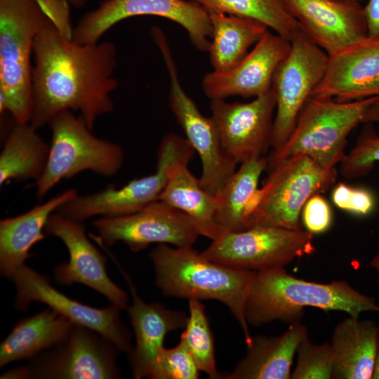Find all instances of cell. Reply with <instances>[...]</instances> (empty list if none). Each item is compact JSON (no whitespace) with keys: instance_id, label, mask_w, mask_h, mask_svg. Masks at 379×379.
<instances>
[{"instance_id":"cell-1","label":"cell","mask_w":379,"mask_h":379,"mask_svg":"<svg viewBox=\"0 0 379 379\" xmlns=\"http://www.w3.org/2000/svg\"><path fill=\"white\" fill-rule=\"evenodd\" d=\"M117 65L113 42L77 43L49 20L34 44L30 124L38 129L72 111L93 130L100 117L114 110Z\"/></svg>"},{"instance_id":"cell-2","label":"cell","mask_w":379,"mask_h":379,"mask_svg":"<svg viewBox=\"0 0 379 379\" xmlns=\"http://www.w3.org/2000/svg\"><path fill=\"white\" fill-rule=\"evenodd\" d=\"M340 311L359 318L361 313H379V304L344 280L318 283L296 278L285 268L256 273L245 307L248 325L258 327L275 321H301L306 307Z\"/></svg>"},{"instance_id":"cell-3","label":"cell","mask_w":379,"mask_h":379,"mask_svg":"<svg viewBox=\"0 0 379 379\" xmlns=\"http://www.w3.org/2000/svg\"><path fill=\"white\" fill-rule=\"evenodd\" d=\"M155 283L167 297L215 300L225 304L235 317L248 345L252 336L245 316L247 297L257 273L216 263L192 247L159 244L149 253Z\"/></svg>"},{"instance_id":"cell-4","label":"cell","mask_w":379,"mask_h":379,"mask_svg":"<svg viewBox=\"0 0 379 379\" xmlns=\"http://www.w3.org/2000/svg\"><path fill=\"white\" fill-rule=\"evenodd\" d=\"M49 21L36 0H0V112L30 123L34 40Z\"/></svg>"},{"instance_id":"cell-5","label":"cell","mask_w":379,"mask_h":379,"mask_svg":"<svg viewBox=\"0 0 379 379\" xmlns=\"http://www.w3.org/2000/svg\"><path fill=\"white\" fill-rule=\"evenodd\" d=\"M378 100L379 96L350 102L312 97L288 140L267 157V170L298 154L308 156L324 168H335L345 157L348 135L362 123L366 110Z\"/></svg>"},{"instance_id":"cell-6","label":"cell","mask_w":379,"mask_h":379,"mask_svg":"<svg viewBox=\"0 0 379 379\" xmlns=\"http://www.w3.org/2000/svg\"><path fill=\"white\" fill-rule=\"evenodd\" d=\"M268 170L253 199L251 227L262 225L302 230L301 213L307 201L335 183L336 168L321 167L306 155L286 159Z\"/></svg>"},{"instance_id":"cell-7","label":"cell","mask_w":379,"mask_h":379,"mask_svg":"<svg viewBox=\"0 0 379 379\" xmlns=\"http://www.w3.org/2000/svg\"><path fill=\"white\" fill-rule=\"evenodd\" d=\"M48 124L51 142L44 172L35 182L38 199H42L61 180L83 171L111 177L121 169L124 162L121 147L93 135L73 112H60Z\"/></svg>"},{"instance_id":"cell-8","label":"cell","mask_w":379,"mask_h":379,"mask_svg":"<svg viewBox=\"0 0 379 379\" xmlns=\"http://www.w3.org/2000/svg\"><path fill=\"white\" fill-rule=\"evenodd\" d=\"M194 153L185 138L167 133L159 144L154 173L133 180L121 188L109 187L92 194H77L56 212L79 222L95 216L119 217L137 212L159 199L172 171L178 165H188Z\"/></svg>"},{"instance_id":"cell-9","label":"cell","mask_w":379,"mask_h":379,"mask_svg":"<svg viewBox=\"0 0 379 379\" xmlns=\"http://www.w3.org/2000/svg\"><path fill=\"white\" fill-rule=\"evenodd\" d=\"M201 253L216 263L239 270L262 272L285 268L315 251L313 234L304 230L258 225L221 231Z\"/></svg>"},{"instance_id":"cell-10","label":"cell","mask_w":379,"mask_h":379,"mask_svg":"<svg viewBox=\"0 0 379 379\" xmlns=\"http://www.w3.org/2000/svg\"><path fill=\"white\" fill-rule=\"evenodd\" d=\"M277 67L272 83L276 100L272 151L280 149L291 134L302 110L325 74L328 55L300 30Z\"/></svg>"},{"instance_id":"cell-11","label":"cell","mask_w":379,"mask_h":379,"mask_svg":"<svg viewBox=\"0 0 379 379\" xmlns=\"http://www.w3.org/2000/svg\"><path fill=\"white\" fill-rule=\"evenodd\" d=\"M140 15L162 17L178 23L197 49L208 51L212 38L209 13L192 0H104L81 17L73 29L72 39L79 44L96 43L118 22Z\"/></svg>"},{"instance_id":"cell-12","label":"cell","mask_w":379,"mask_h":379,"mask_svg":"<svg viewBox=\"0 0 379 379\" xmlns=\"http://www.w3.org/2000/svg\"><path fill=\"white\" fill-rule=\"evenodd\" d=\"M162 57L170 79L169 107L185 138L201 159L199 180L202 187L217 196L235 172L237 164L224 148L213 118L202 114L182 88L171 51H164Z\"/></svg>"},{"instance_id":"cell-13","label":"cell","mask_w":379,"mask_h":379,"mask_svg":"<svg viewBox=\"0 0 379 379\" xmlns=\"http://www.w3.org/2000/svg\"><path fill=\"white\" fill-rule=\"evenodd\" d=\"M92 225L103 244L121 241L133 252L155 243L192 247L199 236L186 214L159 199L129 215L100 217Z\"/></svg>"},{"instance_id":"cell-14","label":"cell","mask_w":379,"mask_h":379,"mask_svg":"<svg viewBox=\"0 0 379 379\" xmlns=\"http://www.w3.org/2000/svg\"><path fill=\"white\" fill-rule=\"evenodd\" d=\"M15 286V306L25 311L34 301L40 302L74 324L99 333L129 357L133 351L131 335L123 324L119 310L112 304L106 308H95L69 298L55 289L49 279L24 265L11 278Z\"/></svg>"},{"instance_id":"cell-15","label":"cell","mask_w":379,"mask_h":379,"mask_svg":"<svg viewBox=\"0 0 379 379\" xmlns=\"http://www.w3.org/2000/svg\"><path fill=\"white\" fill-rule=\"evenodd\" d=\"M117 351L99 333L74 324L65 342L41 353L25 366L27 378H118Z\"/></svg>"},{"instance_id":"cell-16","label":"cell","mask_w":379,"mask_h":379,"mask_svg":"<svg viewBox=\"0 0 379 379\" xmlns=\"http://www.w3.org/2000/svg\"><path fill=\"white\" fill-rule=\"evenodd\" d=\"M210 109L224 148L238 164L272 148L276 100L272 88L249 102L211 100Z\"/></svg>"},{"instance_id":"cell-17","label":"cell","mask_w":379,"mask_h":379,"mask_svg":"<svg viewBox=\"0 0 379 379\" xmlns=\"http://www.w3.org/2000/svg\"><path fill=\"white\" fill-rule=\"evenodd\" d=\"M44 232L59 238L69 253V260L54 270L58 283L67 286L82 284L103 295L119 308H127L128 294L109 277L107 259L87 238L83 222L55 211L49 217Z\"/></svg>"},{"instance_id":"cell-18","label":"cell","mask_w":379,"mask_h":379,"mask_svg":"<svg viewBox=\"0 0 379 379\" xmlns=\"http://www.w3.org/2000/svg\"><path fill=\"white\" fill-rule=\"evenodd\" d=\"M328 56L368 37L364 6L351 0H279Z\"/></svg>"},{"instance_id":"cell-19","label":"cell","mask_w":379,"mask_h":379,"mask_svg":"<svg viewBox=\"0 0 379 379\" xmlns=\"http://www.w3.org/2000/svg\"><path fill=\"white\" fill-rule=\"evenodd\" d=\"M291 41L268 30L251 52L227 72L204 75L201 87L211 100L230 96L258 97L272 88L274 72L291 50Z\"/></svg>"},{"instance_id":"cell-20","label":"cell","mask_w":379,"mask_h":379,"mask_svg":"<svg viewBox=\"0 0 379 379\" xmlns=\"http://www.w3.org/2000/svg\"><path fill=\"white\" fill-rule=\"evenodd\" d=\"M379 96V40L368 37L328 56L312 97L350 102Z\"/></svg>"},{"instance_id":"cell-21","label":"cell","mask_w":379,"mask_h":379,"mask_svg":"<svg viewBox=\"0 0 379 379\" xmlns=\"http://www.w3.org/2000/svg\"><path fill=\"white\" fill-rule=\"evenodd\" d=\"M131 291L133 303L127 307L134 331L135 344L128 357L133 376L151 378L157 359L168 333L185 328L188 315L157 302L147 303L137 293L128 275L120 268Z\"/></svg>"},{"instance_id":"cell-22","label":"cell","mask_w":379,"mask_h":379,"mask_svg":"<svg viewBox=\"0 0 379 379\" xmlns=\"http://www.w3.org/2000/svg\"><path fill=\"white\" fill-rule=\"evenodd\" d=\"M307 335V326L298 321L279 335L252 337L246 355L232 372L218 378L290 379L298 346Z\"/></svg>"},{"instance_id":"cell-23","label":"cell","mask_w":379,"mask_h":379,"mask_svg":"<svg viewBox=\"0 0 379 379\" xmlns=\"http://www.w3.org/2000/svg\"><path fill=\"white\" fill-rule=\"evenodd\" d=\"M68 189L19 215L0 221V271L11 278L13 273L32 256L30 250L46 236L44 228L54 212L77 195Z\"/></svg>"},{"instance_id":"cell-24","label":"cell","mask_w":379,"mask_h":379,"mask_svg":"<svg viewBox=\"0 0 379 379\" xmlns=\"http://www.w3.org/2000/svg\"><path fill=\"white\" fill-rule=\"evenodd\" d=\"M378 326L348 316L334 328L331 340L335 364L332 379H372Z\"/></svg>"},{"instance_id":"cell-25","label":"cell","mask_w":379,"mask_h":379,"mask_svg":"<svg viewBox=\"0 0 379 379\" xmlns=\"http://www.w3.org/2000/svg\"><path fill=\"white\" fill-rule=\"evenodd\" d=\"M74 324L47 308L18 321L0 346V366L35 357L67 338Z\"/></svg>"},{"instance_id":"cell-26","label":"cell","mask_w":379,"mask_h":379,"mask_svg":"<svg viewBox=\"0 0 379 379\" xmlns=\"http://www.w3.org/2000/svg\"><path fill=\"white\" fill-rule=\"evenodd\" d=\"M177 166L171 173L159 200L186 214L199 235L214 239L220 230L216 222L218 201L188 169Z\"/></svg>"},{"instance_id":"cell-27","label":"cell","mask_w":379,"mask_h":379,"mask_svg":"<svg viewBox=\"0 0 379 379\" xmlns=\"http://www.w3.org/2000/svg\"><path fill=\"white\" fill-rule=\"evenodd\" d=\"M240 164L216 196V222L220 232L251 228V206L260 178L267 170V159L265 156L254 157Z\"/></svg>"},{"instance_id":"cell-28","label":"cell","mask_w":379,"mask_h":379,"mask_svg":"<svg viewBox=\"0 0 379 379\" xmlns=\"http://www.w3.org/2000/svg\"><path fill=\"white\" fill-rule=\"evenodd\" d=\"M212 38L208 49L213 71L227 72L236 66L267 31V27L254 19L208 12Z\"/></svg>"},{"instance_id":"cell-29","label":"cell","mask_w":379,"mask_h":379,"mask_svg":"<svg viewBox=\"0 0 379 379\" xmlns=\"http://www.w3.org/2000/svg\"><path fill=\"white\" fill-rule=\"evenodd\" d=\"M30 123L16 124L0 154V185L11 181H37L46 168L50 145Z\"/></svg>"},{"instance_id":"cell-30","label":"cell","mask_w":379,"mask_h":379,"mask_svg":"<svg viewBox=\"0 0 379 379\" xmlns=\"http://www.w3.org/2000/svg\"><path fill=\"white\" fill-rule=\"evenodd\" d=\"M208 12L256 20L277 34L291 40L300 30L298 22L284 9L279 0H192Z\"/></svg>"},{"instance_id":"cell-31","label":"cell","mask_w":379,"mask_h":379,"mask_svg":"<svg viewBox=\"0 0 379 379\" xmlns=\"http://www.w3.org/2000/svg\"><path fill=\"white\" fill-rule=\"evenodd\" d=\"M189 315L180 340L192 356L200 372L209 378L220 376L216 368L214 339L204 305L199 300H190Z\"/></svg>"},{"instance_id":"cell-32","label":"cell","mask_w":379,"mask_h":379,"mask_svg":"<svg viewBox=\"0 0 379 379\" xmlns=\"http://www.w3.org/2000/svg\"><path fill=\"white\" fill-rule=\"evenodd\" d=\"M291 379H332L335 355L330 343H312L308 335L299 343Z\"/></svg>"},{"instance_id":"cell-33","label":"cell","mask_w":379,"mask_h":379,"mask_svg":"<svg viewBox=\"0 0 379 379\" xmlns=\"http://www.w3.org/2000/svg\"><path fill=\"white\" fill-rule=\"evenodd\" d=\"M199 370L184 343L161 350L151 378L152 379H197Z\"/></svg>"},{"instance_id":"cell-34","label":"cell","mask_w":379,"mask_h":379,"mask_svg":"<svg viewBox=\"0 0 379 379\" xmlns=\"http://www.w3.org/2000/svg\"><path fill=\"white\" fill-rule=\"evenodd\" d=\"M376 162H379V135L366 131L340 163V173L347 179L362 177L371 171Z\"/></svg>"},{"instance_id":"cell-35","label":"cell","mask_w":379,"mask_h":379,"mask_svg":"<svg viewBox=\"0 0 379 379\" xmlns=\"http://www.w3.org/2000/svg\"><path fill=\"white\" fill-rule=\"evenodd\" d=\"M331 199L338 208L357 215H366L375 206V199L370 190L352 187L343 182L334 187Z\"/></svg>"},{"instance_id":"cell-36","label":"cell","mask_w":379,"mask_h":379,"mask_svg":"<svg viewBox=\"0 0 379 379\" xmlns=\"http://www.w3.org/2000/svg\"><path fill=\"white\" fill-rule=\"evenodd\" d=\"M301 217L305 230L312 234H321L330 228L333 213L326 199L321 194H315L305 203Z\"/></svg>"},{"instance_id":"cell-37","label":"cell","mask_w":379,"mask_h":379,"mask_svg":"<svg viewBox=\"0 0 379 379\" xmlns=\"http://www.w3.org/2000/svg\"><path fill=\"white\" fill-rule=\"evenodd\" d=\"M364 9L368 37L379 40V0H368Z\"/></svg>"},{"instance_id":"cell-38","label":"cell","mask_w":379,"mask_h":379,"mask_svg":"<svg viewBox=\"0 0 379 379\" xmlns=\"http://www.w3.org/2000/svg\"><path fill=\"white\" fill-rule=\"evenodd\" d=\"M362 123L379 124V100L368 108L364 114Z\"/></svg>"},{"instance_id":"cell-39","label":"cell","mask_w":379,"mask_h":379,"mask_svg":"<svg viewBox=\"0 0 379 379\" xmlns=\"http://www.w3.org/2000/svg\"><path fill=\"white\" fill-rule=\"evenodd\" d=\"M372 379H379V326L377 335V351L373 375Z\"/></svg>"},{"instance_id":"cell-40","label":"cell","mask_w":379,"mask_h":379,"mask_svg":"<svg viewBox=\"0 0 379 379\" xmlns=\"http://www.w3.org/2000/svg\"><path fill=\"white\" fill-rule=\"evenodd\" d=\"M69 5L77 8H81L86 6L89 0H66Z\"/></svg>"},{"instance_id":"cell-41","label":"cell","mask_w":379,"mask_h":379,"mask_svg":"<svg viewBox=\"0 0 379 379\" xmlns=\"http://www.w3.org/2000/svg\"><path fill=\"white\" fill-rule=\"evenodd\" d=\"M369 265L379 272V253L373 257L369 262Z\"/></svg>"},{"instance_id":"cell-42","label":"cell","mask_w":379,"mask_h":379,"mask_svg":"<svg viewBox=\"0 0 379 379\" xmlns=\"http://www.w3.org/2000/svg\"><path fill=\"white\" fill-rule=\"evenodd\" d=\"M351 1H356L361 2L362 0H351Z\"/></svg>"}]
</instances>
